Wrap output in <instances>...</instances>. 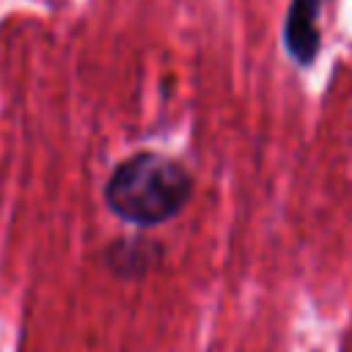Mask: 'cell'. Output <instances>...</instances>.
Wrapping results in <instances>:
<instances>
[{
    "label": "cell",
    "instance_id": "obj_2",
    "mask_svg": "<svg viewBox=\"0 0 352 352\" xmlns=\"http://www.w3.org/2000/svg\"><path fill=\"white\" fill-rule=\"evenodd\" d=\"M316 19H319V0H292L283 25V44L300 66H308L319 52Z\"/></svg>",
    "mask_w": 352,
    "mask_h": 352
},
{
    "label": "cell",
    "instance_id": "obj_1",
    "mask_svg": "<svg viewBox=\"0 0 352 352\" xmlns=\"http://www.w3.org/2000/svg\"><path fill=\"white\" fill-rule=\"evenodd\" d=\"M192 195V176L170 157L140 151L124 160L104 184L107 206L138 226H157L176 217Z\"/></svg>",
    "mask_w": 352,
    "mask_h": 352
}]
</instances>
